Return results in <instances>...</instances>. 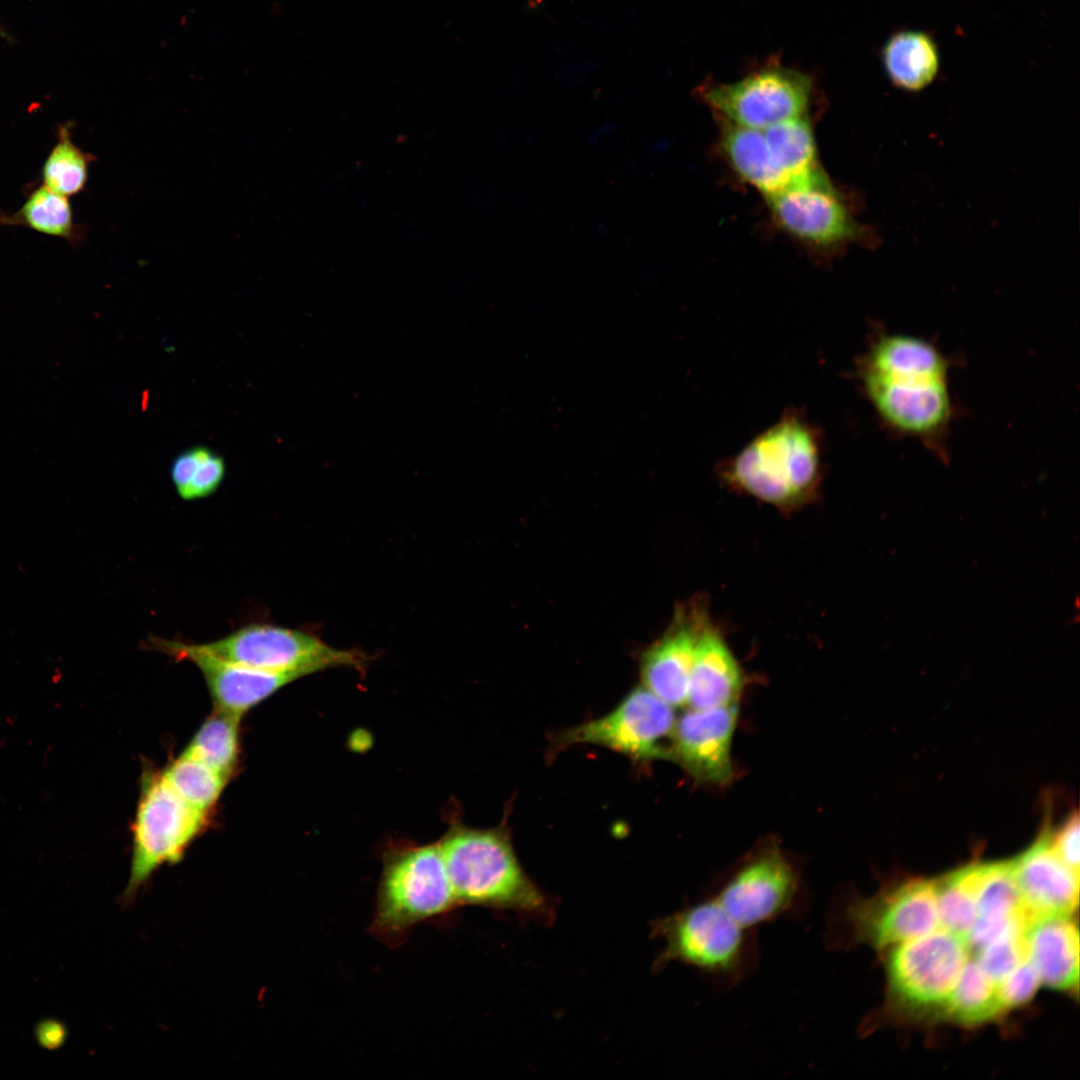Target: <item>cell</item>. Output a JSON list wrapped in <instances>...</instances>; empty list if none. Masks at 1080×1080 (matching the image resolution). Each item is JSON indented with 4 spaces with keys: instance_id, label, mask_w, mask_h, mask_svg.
<instances>
[{
    "instance_id": "obj_30",
    "label": "cell",
    "mask_w": 1080,
    "mask_h": 1080,
    "mask_svg": "<svg viewBox=\"0 0 1080 1080\" xmlns=\"http://www.w3.org/2000/svg\"><path fill=\"white\" fill-rule=\"evenodd\" d=\"M1024 932L1007 934L975 952V961L996 984L1027 960Z\"/></svg>"
},
{
    "instance_id": "obj_3",
    "label": "cell",
    "mask_w": 1080,
    "mask_h": 1080,
    "mask_svg": "<svg viewBox=\"0 0 1080 1080\" xmlns=\"http://www.w3.org/2000/svg\"><path fill=\"white\" fill-rule=\"evenodd\" d=\"M438 845L458 905L534 912L545 904L503 827L476 829L455 818Z\"/></svg>"
},
{
    "instance_id": "obj_5",
    "label": "cell",
    "mask_w": 1080,
    "mask_h": 1080,
    "mask_svg": "<svg viewBox=\"0 0 1080 1080\" xmlns=\"http://www.w3.org/2000/svg\"><path fill=\"white\" fill-rule=\"evenodd\" d=\"M438 843L396 844L383 854L371 931L400 944L415 925L457 907Z\"/></svg>"
},
{
    "instance_id": "obj_19",
    "label": "cell",
    "mask_w": 1080,
    "mask_h": 1080,
    "mask_svg": "<svg viewBox=\"0 0 1080 1080\" xmlns=\"http://www.w3.org/2000/svg\"><path fill=\"white\" fill-rule=\"evenodd\" d=\"M1027 960L1040 984L1077 992L1079 984V932L1071 916L1034 919L1025 929Z\"/></svg>"
},
{
    "instance_id": "obj_20",
    "label": "cell",
    "mask_w": 1080,
    "mask_h": 1080,
    "mask_svg": "<svg viewBox=\"0 0 1080 1080\" xmlns=\"http://www.w3.org/2000/svg\"><path fill=\"white\" fill-rule=\"evenodd\" d=\"M720 149L729 165L745 183L766 198L790 185L778 165L762 130L721 120Z\"/></svg>"
},
{
    "instance_id": "obj_10",
    "label": "cell",
    "mask_w": 1080,
    "mask_h": 1080,
    "mask_svg": "<svg viewBox=\"0 0 1080 1080\" xmlns=\"http://www.w3.org/2000/svg\"><path fill=\"white\" fill-rule=\"evenodd\" d=\"M220 659L271 672L309 675L332 667L362 670L366 655L333 648L310 633L270 624H251L208 643L197 644Z\"/></svg>"
},
{
    "instance_id": "obj_29",
    "label": "cell",
    "mask_w": 1080,
    "mask_h": 1080,
    "mask_svg": "<svg viewBox=\"0 0 1080 1080\" xmlns=\"http://www.w3.org/2000/svg\"><path fill=\"white\" fill-rule=\"evenodd\" d=\"M7 222L56 237L70 238L73 234L72 209L67 197L44 185L34 190Z\"/></svg>"
},
{
    "instance_id": "obj_9",
    "label": "cell",
    "mask_w": 1080,
    "mask_h": 1080,
    "mask_svg": "<svg viewBox=\"0 0 1080 1080\" xmlns=\"http://www.w3.org/2000/svg\"><path fill=\"white\" fill-rule=\"evenodd\" d=\"M708 896L742 927L754 930L807 908L800 874L777 847L751 855Z\"/></svg>"
},
{
    "instance_id": "obj_27",
    "label": "cell",
    "mask_w": 1080,
    "mask_h": 1080,
    "mask_svg": "<svg viewBox=\"0 0 1080 1080\" xmlns=\"http://www.w3.org/2000/svg\"><path fill=\"white\" fill-rule=\"evenodd\" d=\"M936 888L939 926L965 942L977 917V905L964 870L960 868L937 880Z\"/></svg>"
},
{
    "instance_id": "obj_12",
    "label": "cell",
    "mask_w": 1080,
    "mask_h": 1080,
    "mask_svg": "<svg viewBox=\"0 0 1080 1080\" xmlns=\"http://www.w3.org/2000/svg\"><path fill=\"white\" fill-rule=\"evenodd\" d=\"M968 956L965 942L942 928L895 945L886 959L889 989L911 1006L943 1007Z\"/></svg>"
},
{
    "instance_id": "obj_7",
    "label": "cell",
    "mask_w": 1080,
    "mask_h": 1080,
    "mask_svg": "<svg viewBox=\"0 0 1080 1080\" xmlns=\"http://www.w3.org/2000/svg\"><path fill=\"white\" fill-rule=\"evenodd\" d=\"M674 708L644 686L630 691L606 715L560 732L554 751L576 744H593L632 760L673 761L676 726Z\"/></svg>"
},
{
    "instance_id": "obj_1",
    "label": "cell",
    "mask_w": 1080,
    "mask_h": 1080,
    "mask_svg": "<svg viewBox=\"0 0 1080 1080\" xmlns=\"http://www.w3.org/2000/svg\"><path fill=\"white\" fill-rule=\"evenodd\" d=\"M951 366L942 350L921 336L878 330L857 361L856 374L889 432L945 457L955 416Z\"/></svg>"
},
{
    "instance_id": "obj_15",
    "label": "cell",
    "mask_w": 1080,
    "mask_h": 1080,
    "mask_svg": "<svg viewBox=\"0 0 1080 1080\" xmlns=\"http://www.w3.org/2000/svg\"><path fill=\"white\" fill-rule=\"evenodd\" d=\"M737 704L712 709L689 708L677 718L673 761L697 783L722 786L731 782L733 735Z\"/></svg>"
},
{
    "instance_id": "obj_28",
    "label": "cell",
    "mask_w": 1080,
    "mask_h": 1080,
    "mask_svg": "<svg viewBox=\"0 0 1080 1080\" xmlns=\"http://www.w3.org/2000/svg\"><path fill=\"white\" fill-rule=\"evenodd\" d=\"M89 162L90 155L80 150L69 129L62 127L42 168L43 185L66 197L77 194L86 184Z\"/></svg>"
},
{
    "instance_id": "obj_33",
    "label": "cell",
    "mask_w": 1080,
    "mask_h": 1080,
    "mask_svg": "<svg viewBox=\"0 0 1080 1080\" xmlns=\"http://www.w3.org/2000/svg\"><path fill=\"white\" fill-rule=\"evenodd\" d=\"M617 138V126L615 123H604L594 129L587 137L590 145L598 149L611 147Z\"/></svg>"
},
{
    "instance_id": "obj_25",
    "label": "cell",
    "mask_w": 1080,
    "mask_h": 1080,
    "mask_svg": "<svg viewBox=\"0 0 1080 1080\" xmlns=\"http://www.w3.org/2000/svg\"><path fill=\"white\" fill-rule=\"evenodd\" d=\"M226 473L224 459L205 446H195L179 453L170 468V477L180 498L186 501L214 494Z\"/></svg>"
},
{
    "instance_id": "obj_31",
    "label": "cell",
    "mask_w": 1080,
    "mask_h": 1080,
    "mask_svg": "<svg viewBox=\"0 0 1080 1080\" xmlns=\"http://www.w3.org/2000/svg\"><path fill=\"white\" fill-rule=\"evenodd\" d=\"M1040 985L1039 977L1028 960L997 984L1003 1010L1023 1005L1032 999Z\"/></svg>"
},
{
    "instance_id": "obj_17",
    "label": "cell",
    "mask_w": 1080,
    "mask_h": 1080,
    "mask_svg": "<svg viewBox=\"0 0 1080 1080\" xmlns=\"http://www.w3.org/2000/svg\"><path fill=\"white\" fill-rule=\"evenodd\" d=\"M708 618L703 606L679 609L669 629L642 655L643 686L673 708L687 703L696 646Z\"/></svg>"
},
{
    "instance_id": "obj_11",
    "label": "cell",
    "mask_w": 1080,
    "mask_h": 1080,
    "mask_svg": "<svg viewBox=\"0 0 1080 1080\" xmlns=\"http://www.w3.org/2000/svg\"><path fill=\"white\" fill-rule=\"evenodd\" d=\"M811 87L807 74L769 67L736 82L705 86L700 96L720 120L765 130L806 115Z\"/></svg>"
},
{
    "instance_id": "obj_8",
    "label": "cell",
    "mask_w": 1080,
    "mask_h": 1080,
    "mask_svg": "<svg viewBox=\"0 0 1080 1080\" xmlns=\"http://www.w3.org/2000/svg\"><path fill=\"white\" fill-rule=\"evenodd\" d=\"M207 817L184 801L160 774L145 775L133 823L127 897L159 867L177 863L207 824Z\"/></svg>"
},
{
    "instance_id": "obj_24",
    "label": "cell",
    "mask_w": 1080,
    "mask_h": 1080,
    "mask_svg": "<svg viewBox=\"0 0 1080 1080\" xmlns=\"http://www.w3.org/2000/svg\"><path fill=\"white\" fill-rule=\"evenodd\" d=\"M945 1016L960 1024H980L1003 1010L997 984L975 960L967 961L943 1005Z\"/></svg>"
},
{
    "instance_id": "obj_32",
    "label": "cell",
    "mask_w": 1080,
    "mask_h": 1080,
    "mask_svg": "<svg viewBox=\"0 0 1080 1080\" xmlns=\"http://www.w3.org/2000/svg\"><path fill=\"white\" fill-rule=\"evenodd\" d=\"M1080 823L1078 812H1073L1057 830L1050 833L1053 848L1059 857L1072 869L1079 872V833Z\"/></svg>"
},
{
    "instance_id": "obj_23",
    "label": "cell",
    "mask_w": 1080,
    "mask_h": 1080,
    "mask_svg": "<svg viewBox=\"0 0 1080 1080\" xmlns=\"http://www.w3.org/2000/svg\"><path fill=\"white\" fill-rule=\"evenodd\" d=\"M778 165L790 185L807 180L821 170L816 143L806 115L762 130Z\"/></svg>"
},
{
    "instance_id": "obj_18",
    "label": "cell",
    "mask_w": 1080,
    "mask_h": 1080,
    "mask_svg": "<svg viewBox=\"0 0 1080 1080\" xmlns=\"http://www.w3.org/2000/svg\"><path fill=\"white\" fill-rule=\"evenodd\" d=\"M744 683L740 664L708 618L698 638L686 705L691 709H712L738 704Z\"/></svg>"
},
{
    "instance_id": "obj_34",
    "label": "cell",
    "mask_w": 1080,
    "mask_h": 1080,
    "mask_svg": "<svg viewBox=\"0 0 1080 1080\" xmlns=\"http://www.w3.org/2000/svg\"><path fill=\"white\" fill-rule=\"evenodd\" d=\"M0 36H1L2 38L6 39V40H7V39H9V35H8V34L6 33V31H5V30H4L3 28H2V26H1V25H0Z\"/></svg>"
},
{
    "instance_id": "obj_26",
    "label": "cell",
    "mask_w": 1080,
    "mask_h": 1080,
    "mask_svg": "<svg viewBox=\"0 0 1080 1080\" xmlns=\"http://www.w3.org/2000/svg\"><path fill=\"white\" fill-rule=\"evenodd\" d=\"M160 775L184 801L207 815L228 782L208 765L182 754Z\"/></svg>"
},
{
    "instance_id": "obj_14",
    "label": "cell",
    "mask_w": 1080,
    "mask_h": 1080,
    "mask_svg": "<svg viewBox=\"0 0 1080 1080\" xmlns=\"http://www.w3.org/2000/svg\"><path fill=\"white\" fill-rule=\"evenodd\" d=\"M145 647L177 661H188L201 672L214 708L243 715L285 685L306 676L301 672H271L220 659L197 644L149 636Z\"/></svg>"
},
{
    "instance_id": "obj_13",
    "label": "cell",
    "mask_w": 1080,
    "mask_h": 1080,
    "mask_svg": "<svg viewBox=\"0 0 1080 1080\" xmlns=\"http://www.w3.org/2000/svg\"><path fill=\"white\" fill-rule=\"evenodd\" d=\"M767 200L775 223L808 246L837 248L862 235L845 201L822 170Z\"/></svg>"
},
{
    "instance_id": "obj_22",
    "label": "cell",
    "mask_w": 1080,
    "mask_h": 1080,
    "mask_svg": "<svg viewBox=\"0 0 1080 1080\" xmlns=\"http://www.w3.org/2000/svg\"><path fill=\"white\" fill-rule=\"evenodd\" d=\"M242 716L214 708L181 754L208 765L229 781L238 762Z\"/></svg>"
},
{
    "instance_id": "obj_21",
    "label": "cell",
    "mask_w": 1080,
    "mask_h": 1080,
    "mask_svg": "<svg viewBox=\"0 0 1080 1080\" xmlns=\"http://www.w3.org/2000/svg\"><path fill=\"white\" fill-rule=\"evenodd\" d=\"M881 61L890 82L899 89L918 92L937 77L940 50L934 38L921 30L893 33L881 50Z\"/></svg>"
},
{
    "instance_id": "obj_6",
    "label": "cell",
    "mask_w": 1080,
    "mask_h": 1080,
    "mask_svg": "<svg viewBox=\"0 0 1080 1080\" xmlns=\"http://www.w3.org/2000/svg\"><path fill=\"white\" fill-rule=\"evenodd\" d=\"M837 911L826 934L831 948L861 943L888 949L939 928L936 881L910 880L871 898L854 897Z\"/></svg>"
},
{
    "instance_id": "obj_4",
    "label": "cell",
    "mask_w": 1080,
    "mask_h": 1080,
    "mask_svg": "<svg viewBox=\"0 0 1080 1080\" xmlns=\"http://www.w3.org/2000/svg\"><path fill=\"white\" fill-rule=\"evenodd\" d=\"M654 931L664 942L658 965L683 963L720 987L735 986L758 967L755 931L738 924L708 895L658 920Z\"/></svg>"
},
{
    "instance_id": "obj_2",
    "label": "cell",
    "mask_w": 1080,
    "mask_h": 1080,
    "mask_svg": "<svg viewBox=\"0 0 1080 1080\" xmlns=\"http://www.w3.org/2000/svg\"><path fill=\"white\" fill-rule=\"evenodd\" d=\"M821 432L800 410L786 409L718 468L730 489L790 512L812 501L824 473Z\"/></svg>"
},
{
    "instance_id": "obj_16",
    "label": "cell",
    "mask_w": 1080,
    "mask_h": 1080,
    "mask_svg": "<svg viewBox=\"0 0 1080 1080\" xmlns=\"http://www.w3.org/2000/svg\"><path fill=\"white\" fill-rule=\"evenodd\" d=\"M1011 862L1021 905L1031 921L1072 915L1078 906L1079 872L1056 853L1049 831Z\"/></svg>"
}]
</instances>
